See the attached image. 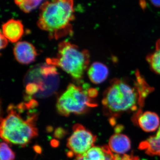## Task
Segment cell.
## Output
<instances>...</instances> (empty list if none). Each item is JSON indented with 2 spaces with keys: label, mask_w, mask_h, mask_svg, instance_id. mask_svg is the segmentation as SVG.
Here are the masks:
<instances>
[{
  "label": "cell",
  "mask_w": 160,
  "mask_h": 160,
  "mask_svg": "<svg viewBox=\"0 0 160 160\" xmlns=\"http://www.w3.org/2000/svg\"><path fill=\"white\" fill-rule=\"evenodd\" d=\"M134 78H114L104 92V111L112 119L122 113L142 110L146 97L153 91L138 70Z\"/></svg>",
  "instance_id": "1"
},
{
  "label": "cell",
  "mask_w": 160,
  "mask_h": 160,
  "mask_svg": "<svg viewBox=\"0 0 160 160\" xmlns=\"http://www.w3.org/2000/svg\"><path fill=\"white\" fill-rule=\"evenodd\" d=\"M38 102L30 99L17 105L10 104L7 116L1 121V137L10 144L25 146L38 135L35 108Z\"/></svg>",
  "instance_id": "2"
},
{
  "label": "cell",
  "mask_w": 160,
  "mask_h": 160,
  "mask_svg": "<svg viewBox=\"0 0 160 160\" xmlns=\"http://www.w3.org/2000/svg\"><path fill=\"white\" fill-rule=\"evenodd\" d=\"M74 19L73 0H50L40 7L38 26L50 39H58L72 33Z\"/></svg>",
  "instance_id": "3"
},
{
  "label": "cell",
  "mask_w": 160,
  "mask_h": 160,
  "mask_svg": "<svg viewBox=\"0 0 160 160\" xmlns=\"http://www.w3.org/2000/svg\"><path fill=\"white\" fill-rule=\"evenodd\" d=\"M90 61L89 51L67 41L59 44L57 56L48 58L46 63L61 68L72 78L79 81L88 69Z\"/></svg>",
  "instance_id": "4"
},
{
  "label": "cell",
  "mask_w": 160,
  "mask_h": 160,
  "mask_svg": "<svg viewBox=\"0 0 160 160\" xmlns=\"http://www.w3.org/2000/svg\"><path fill=\"white\" fill-rule=\"evenodd\" d=\"M98 94L97 89L91 88L87 84H69L58 98V112L64 116L83 114L97 106L94 98Z\"/></svg>",
  "instance_id": "5"
},
{
  "label": "cell",
  "mask_w": 160,
  "mask_h": 160,
  "mask_svg": "<svg viewBox=\"0 0 160 160\" xmlns=\"http://www.w3.org/2000/svg\"><path fill=\"white\" fill-rule=\"evenodd\" d=\"M56 67L46 63L37 65L29 69L24 81L25 92L28 97L46 98L55 92L59 84Z\"/></svg>",
  "instance_id": "6"
},
{
  "label": "cell",
  "mask_w": 160,
  "mask_h": 160,
  "mask_svg": "<svg viewBox=\"0 0 160 160\" xmlns=\"http://www.w3.org/2000/svg\"><path fill=\"white\" fill-rule=\"evenodd\" d=\"M72 129L73 132L67 141V147L70 150L68 154L82 156L93 147L96 137L80 124L75 125Z\"/></svg>",
  "instance_id": "7"
},
{
  "label": "cell",
  "mask_w": 160,
  "mask_h": 160,
  "mask_svg": "<svg viewBox=\"0 0 160 160\" xmlns=\"http://www.w3.org/2000/svg\"><path fill=\"white\" fill-rule=\"evenodd\" d=\"M13 54L19 63L28 65L34 62L38 56L35 47L26 41L18 42L13 49Z\"/></svg>",
  "instance_id": "8"
},
{
  "label": "cell",
  "mask_w": 160,
  "mask_h": 160,
  "mask_svg": "<svg viewBox=\"0 0 160 160\" xmlns=\"http://www.w3.org/2000/svg\"><path fill=\"white\" fill-rule=\"evenodd\" d=\"M134 119L144 131L151 132L155 131L160 124V119L157 114L150 111L142 112V110L136 112Z\"/></svg>",
  "instance_id": "9"
},
{
  "label": "cell",
  "mask_w": 160,
  "mask_h": 160,
  "mask_svg": "<svg viewBox=\"0 0 160 160\" xmlns=\"http://www.w3.org/2000/svg\"><path fill=\"white\" fill-rule=\"evenodd\" d=\"M24 32V26L21 21L10 19L3 24L1 32L9 42L15 43L22 38Z\"/></svg>",
  "instance_id": "10"
},
{
  "label": "cell",
  "mask_w": 160,
  "mask_h": 160,
  "mask_svg": "<svg viewBox=\"0 0 160 160\" xmlns=\"http://www.w3.org/2000/svg\"><path fill=\"white\" fill-rule=\"evenodd\" d=\"M82 156L84 160H116L117 157L107 146H93Z\"/></svg>",
  "instance_id": "11"
},
{
  "label": "cell",
  "mask_w": 160,
  "mask_h": 160,
  "mask_svg": "<svg viewBox=\"0 0 160 160\" xmlns=\"http://www.w3.org/2000/svg\"><path fill=\"white\" fill-rule=\"evenodd\" d=\"M107 66L99 62H95L89 66L87 72L88 77L94 84H99L106 81L109 75Z\"/></svg>",
  "instance_id": "12"
},
{
  "label": "cell",
  "mask_w": 160,
  "mask_h": 160,
  "mask_svg": "<svg viewBox=\"0 0 160 160\" xmlns=\"http://www.w3.org/2000/svg\"><path fill=\"white\" fill-rule=\"evenodd\" d=\"M131 147V142L128 137L117 133L110 138L109 148L112 151L118 154H124L129 151Z\"/></svg>",
  "instance_id": "13"
},
{
  "label": "cell",
  "mask_w": 160,
  "mask_h": 160,
  "mask_svg": "<svg viewBox=\"0 0 160 160\" xmlns=\"http://www.w3.org/2000/svg\"><path fill=\"white\" fill-rule=\"evenodd\" d=\"M139 148L149 155L160 156V127L156 135L140 143Z\"/></svg>",
  "instance_id": "14"
},
{
  "label": "cell",
  "mask_w": 160,
  "mask_h": 160,
  "mask_svg": "<svg viewBox=\"0 0 160 160\" xmlns=\"http://www.w3.org/2000/svg\"><path fill=\"white\" fill-rule=\"evenodd\" d=\"M146 60L152 70L160 75V39L157 42L155 50L147 57Z\"/></svg>",
  "instance_id": "15"
},
{
  "label": "cell",
  "mask_w": 160,
  "mask_h": 160,
  "mask_svg": "<svg viewBox=\"0 0 160 160\" xmlns=\"http://www.w3.org/2000/svg\"><path fill=\"white\" fill-rule=\"evenodd\" d=\"M42 0H14L15 3L22 11L29 13L37 8Z\"/></svg>",
  "instance_id": "16"
},
{
  "label": "cell",
  "mask_w": 160,
  "mask_h": 160,
  "mask_svg": "<svg viewBox=\"0 0 160 160\" xmlns=\"http://www.w3.org/2000/svg\"><path fill=\"white\" fill-rule=\"evenodd\" d=\"M15 157L14 152L8 144L4 142L1 143L0 160H14Z\"/></svg>",
  "instance_id": "17"
},
{
  "label": "cell",
  "mask_w": 160,
  "mask_h": 160,
  "mask_svg": "<svg viewBox=\"0 0 160 160\" xmlns=\"http://www.w3.org/2000/svg\"><path fill=\"white\" fill-rule=\"evenodd\" d=\"M116 160H138L137 157L128 155L120 156L118 154Z\"/></svg>",
  "instance_id": "18"
},
{
  "label": "cell",
  "mask_w": 160,
  "mask_h": 160,
  "mask_svg": "<svg viewBox=\"0 0 160 160\" xmlns=\"http://www.w3.org/2000/svg\"><path fill=\"white\" fill-rule=\"evenodd\" d=\"M8 41L7 38L2 34L1 33V49H4L6 47L8 44Z\"/></svg>",
  "instance_id": "19"
},
{
  "label": "cell",
  "mask_w": 160,
  "mask_h": 160,
  "mask_svg": "<svg viewBox=\"0 0 160 160\" xmlns=\"http://www.w3.org/2000/svg\"><path fill=\"white\" fill-rule=\"evenodd\" d=\"M64 130L62 129H58L56 130L55 132V135L57 138H61L62 135H63V133H64Z\"/></svg>",
  "instance_id": "20"
},
{
  "label": "cell",
  "mask_w": 160,
  "mask_h": 160,
  "mask_svg": "<svg viewBox=\"0 0 160 160\" xmlns=\"http://www.w3.org/2000/svg\"><path fill=\"white\" fill-rule=\"evenodd\" d=\"M150 1L156 7H160V0H150Z\"/></svg>",
  "instance_id": "21"
},
{
  "label": "cell",
  "mask_w": 160,
  "mask_h": 160,
  "mask_svg": "<svg viewBox=\"0 0 160 160\" xmlns=\"http://www.w3.org/2000/svg\"><path fill=\"white\" fill-rule=\"evenodd\" d=\"M74 160H83V156H79L77 157Z\"/></svg>",
  "instance_id": "22"
}]
</instances>
